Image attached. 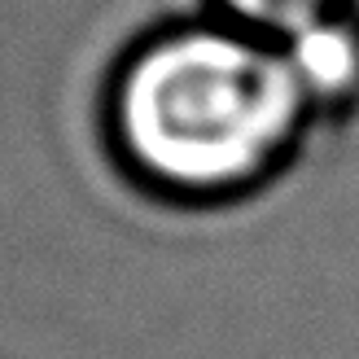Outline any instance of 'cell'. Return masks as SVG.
Wrapping results in <instances>:
<instances>
[{"instance_id":"obj_2","label":"cell","mask_w":359,"mask_h":359,"mask_svg":"<svg viewBox=\"0 0 359 359\" xmlns=\"http://www.w3.org/2000/svg\"><path fill=\"white\" fill-rule=\"evenodd\" d=\"M224 5L255 31H276V35H298L316 22L337 13V0H224Z\"/></svg>"},{"instance_id":"obj_1","label":"cell","mask_w":359,"mask_h":359,"mask_svg":"<svg viewBox=\"0 0 359 359\" xmlns=\"http://www.w3.org/2000/svg\"><path fill=\"white\" fill-rule=\"evenodd\" d=\"M307 105L285 53L193 27L128 62L114 93V136L149 184L215 197L272 167Z\"/></svg>"}]
</instances>
